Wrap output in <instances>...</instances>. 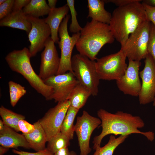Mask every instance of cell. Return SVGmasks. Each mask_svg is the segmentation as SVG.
<instances>
[{
	"instance_id": "obj_28",
	"label": "cell",
	"mask_w": 155,
	"mask_h": 155,
	"mask_svg": "<svg viewBox=\"0 0 155 155\" xmlns=\"http://www.w3.org/2000/svg\"><path fill=\"white\" fill-rule=\"evenodd\" d=\"M67 2L71 15V23L69 27V30L73 34L80 33L82 28L80 25L77 19V13L75 7V1L74 0H67Z\"/></svg>"
},
{
	"instance_id": "obj_23",
	"label": "cell",
	"mask_w": 155,
	"mask_h": 155,
	"mask_svg": "<svg viewBox=\"0 0 155 155\" xmlns=\"http://www.w3.org/2000/svg\"><path fill=\"white\" fill-rule=\"evenodd\" d=\"M0 115L6 126L17 132L20 131L18 126L19 121L25 119L24 115L14 112L2 105L0 107Z\"/></svg>"
},
{
	"instance_id": "obj_7",
	"label": "cell",
	"mask_w": 155,
	"mask_h": 155,
	"mask_svg": "<svg viewBox=\"0 0 155 155\" xmlns=\"http://www.w3.org/2000/svg\"><path fill=\"white\" fill-rule=\"evenodd\" d=\"M126 58L120 50L116 53L97 58L96 67L100 80L116 81L119 79L128 67L126 62Z\"/></svg>"
},
{
	"instance_id": "obj_8",
	"label": "cell",
	"mask_w": 155,
	"mask_h": 155,
	"mask_svg": "<svg viewBox=\"0 0 155 155\" xmlns=\"http://www.w3.org/2000/svg\"><path fill=\"white\" fill-rule=\"evenodd\" d=\"M70 18L69 14L66 16L61 22L58 30L60 40L58 44L61 50V54L60 66L57 75L68 71L73 73L71 66V55L80 33H74L71 36H69L67 25Z\"/></svg>"
},
{
	"instance_id": "obj_3",
	"label": "cell",
	"mask_w": 155,
	"mask_h": 155,
	"mask_svg": "<svg viewBox=\"0 0 155 155\" xmlns=\"http://www.w3.org/2000/svg\"><path fill=\"white\" fill-rule=\"evenodd\" d=\"M75 45L79 53L92 61L105 44L113 43L115 38L109 24L92 20L88 22L80 32Z\"/></svg>"
},
{
	"instance_id": "obj_13",
	"label": "cell",
	"mask_w": 155,
	"mask_h": 155,
	"mask_svg": "<svg viewBox=\"0 0 155 155\" xmlns=\"http://www.w3.org/2000/svg\"><path fill=\"white\" fill-rule=\"evenodd\" d=\"M139 76L142 84L139 100L140 104L145 105L153 102L155 97V61L149 54L145 59L144 67Z\"/></svg>"
},
{
	"instance_id": "obj_4",
	"label": "cell",
	"mask_w": 155,
	"mask_h": 155,
	"mask_svg": "<svg viewBox=\"0 0 155 155\" xmlns=\"http://www.w3.org/2000/svg\"><path fill=\"white\" fill-rule=\"evenodd\" d=\"M29 50L25 47L14 50L6 56L5 59L10 68L22 75L31 86L47 100H50L53 92V88L45 84L34 71L31 65Z\"/></svg>"
},
{
	"instance_id": "obj_14",
	"label": "cell",
	"mask_w": 155,
	"mask_h": 155,
	"mask_svg": "<svg viewBox=\"0 0 155 155\" xmlns=\"http://www.w3.org/2000/svg\"><path fill=\"white\" fill-rule=\"evenodd\" d=\"M128 60L127 68L123 76L116 81V84L119 89L124 94L138 96L142 87L139 72L141 63L140 61Z\"/></svg>"
},
{
	"instance_id": "obj_43",
	"label": "cell",
	"mask_w": 155,
	"mask_h": 155,
	"mask_svg": "<svg viewBox=\"0 0 155 155\" xmlns=\"http://www.w3.org/2000/svg\"><path fill=\"white\" fill-rule=\"evenodd\" d=\"M153 105L154 106H155V97H154V100H153Z\"/></svg>"
},
{
	"instance_id": "obj_31",
	"label": "cell",
	"mask_w": 155,
	"mask_h": 155,
	"mask_svg": "<svg viewBox=\"0 0 155 155\" xmlns=\"http://www.w3.org/2000/svg\"><path fill=\"white\" fill-rule=\"evenodd\" d=\"M18 126L20 131L24 134L31 133L35 129L34 124L29 123L25 119L20 120L18 122Z\"/></svg>"
},
{
	"instance_id": "obj_11",
	"label": "cell",
	"mask_w": 155,
	"mask_h": 155,
	"mask_svg": "<svg viewBox=\"0 0 155 155\" xmlns=\"http://www.w3.org/2000/svg\"><path fill=\"white\" fill-rule=\"evenodd\" d=\"M43 81L53 89L50 100H54L57 102L68 100L74 89L80 83L74 74L69 71L54 75Z\"/></svg>"
},
{
	"instance_id": "obj_42",
	"label": "cell",
	"mask_w": 155,
	"mask_h": 155,
	"mask_svg": "<svg viewBox=\"0 0 155 155\" xmlns=\"http://www.w3.org/2000/svg\"><path fill=\"white\" fill-rule=\"evenodd\" d=\"M6 0H0V5L4 3Z\"/></svg>"
},
{
	"instance_id": "obj_1",
	"label": "cell",
	"mask_w": 155,
	"mask_h": 155,
	"mask_svg": "<svg viewBox=\"0 0 155 155\" xmlns=\"http://www.w3.org/2000/svg\"><path fill=\"white\" fill-rule=\"evenodd\" d=\"M101 123V133L93 138V149H96L100 147L103 138L109 134L128 135L132 133L142 134L151 142L155 137L154 133L151 131L142 132L138 129L143 127L145 123L141 118L122 111H118L115 114L108 112L103 109L97 112Z\"/></svg>"
},
{
	"instance_id": "obj_39",
	"label": "cell",
	"mask_w": 155,
	"mask_h": 155,
	"mask_svg": "<svg viewBox=\"0 0 155 155\" xmlns=\"http://www.w3.org/2000/svg\"><path fill=\"white\" fill-rule=\"evenodd\" d=\"M9 148L1 146H0V155H3L9 150Z\"/></svg>"
},
{
	"instance_id": "obj_27",
	"label": "cell",
	"mask_w": 155,
	"mask_h": 155,
	"mask_svg": "<svg viewBox=\"0 0 155 155\" xmlns=\"http://www.w3.org/2000/svg\"><path fill=\"white\" fill-rule=\"evenodd\" d=\"M9 88L10 103L14 107L20 99L26 94L25 88L16 82L10 81L8 83Z\"/></svg>"
},
{
	"instance_id": "obj_21",
	"label": "cell",
	"mask_w": 155,
	"mask_h": 155,
	"mask_svg": "<svg viewBox=\"0 0 155 155\" xmlns=\"http://www.w3.org/2000/svg\"><path fill=\"white\" fill-rule=\"evenodd\" d=\"M51 10L45 0H31L22 9L26 15L37 18L48 15Z\"/></svg>"
},
{
	"instance_id": "obj_34",
	"label": "cell",
	"mask_w": 155,
	"mask_h": 155,
	"mask_svg": "<svg viewBox=\"0 0 155 155\" xmlns=\"http://www.w3.org/2000/svg\"><path fill=\"white\" fill-rule=\"evenodd\" d=\"M30 0H14L12 11L22 9L30 1Z\"/></svg>"
},
{
	"instance_id": "obj_5",
	"label": "cell",
	"mask_w": 155,
	"mask_h": 155,
	"mask_svg": "<svg viewBox=\"0 0 155 155\" xmlns=\"http://www.w3.org/2000/svg\"><path fill=\"white\" fill-rule=\"evenodd\" d=\"M95 63V61L92 60L80 53L73 55L71 59V68L75 77L93 96L98 94L100 80Z\"/></svg>"
},
{
	"instance_id": "obj_29",
	"label": "cell",
	"mask_w": 155,
	"mask_h": 155,
	"mask_svg": "<svg viewBox=\"0 0 155 155\" xmlns=\"http://www.w3.org/2000/svg\"><path fill=\"white\" fill-rule=\"evenodd\" d=\"M148 50L155 61V27L151 23Z\"/></svg>"
},
{
	"instance_id": "obj_37",
	"label": "cell",
	"mask_w": 155,
	"mask_h": 155,
	"mask_svg": "<svg viewBox=\"0 0 155 155\" xmlns=\"http://www.w3.org/2000/svg\"><path fill=\"white\" fill-rule=\"evenodd\" d=\"M57 1V0H48V5L50 8L53 9L55 7L56 5Z\"/></svg>"
},
{
	"instance_id": "obj_2",
	"label": "cell",
	"mask_w": 155,
	"mask_h": 155,
	"mask_svg": "<svg viewBox=\"0 0 155 155\" xmlns=\"http://www.w3.org/2000/svg\"><path fill=\"white\" fill-rule=\"evenodd\" d=\"M136 0L117 7L113 12L109 24L115 39L123 46L129 36L148 20L142 3Z\"/></svg>"
},
{
	"instance_id": "obj_30",
	"label": "cell",
	"mask_w": 155,
	"mask_h": 155,
	"mask_svg": "<svg viewBox=\"0 0 155 155\" xmlns=\"http://www.w3.org/2000/svg\"><path fill=\"white\" fill-rule=\"evenodd\" d=\"M14 0H6L0 5V19H3L12 11Z\"/></svg>"
},
{
	"instance_id": "obj_17",
	"label": "cell",
	"mask_w": 155,
	"mask_h": 155,
	"mask_svg": "<svg viewBox=\"0 0 155 155\" xmlns=\"http://www.w3.org/2000/svg\"><path fill=\"white\" fill-rule=\"evenodd\" d=\"M69 10V8L66 4L62 7L51 9L47 17L44 19L50 28L51 37L55 43L58 44L59 41L58 34L59 28Z\"/></svg>"
},
{
	"instance_id": "obj_12",
	"label": "cell",
	"mask_w": 155,
	"mask_h": 155,
	"mask_svg": "<svg viewBox=\"0 0 155 155\" xmlns=\"http://www.w3.org/2000/svg\"><path fill=\"white\" fill-rule=\"evenodd\" d=\"M26 16L32 24L31 29L28 36L30 43L28 49L31 57H32L44 48L46 42L50 37L51 32L44 19Z\"/></svg>"
},
{
	"instance_id": "obj_6",
	"label": "cell",
	"mask_w": 155,
	"mask_h": 155,
	"mask_svg": "<svg viewBox=\"0 0 155 155\" xmlns=\"http://www.w3.org/2000/svg\"><path fill=\"white\" fill-rule=\"evenodd\" d=\"M151 23L144 22L132 33L121 46V50L128 59L140 61L149 54L148 47L150 38Z\"/></svg>"
},
{
	"instance_id": "obj_40",
	"label": "cell",
	"mask_w": 155,
	"mask_h": 155,
	"mask_svg": "<svg viewBox=\"0 0 155 155\" xmlns=\"http://www.w3.org/2000/svg\"><path fill=\"white\" fill-rule=\"evenodd\" d=\"M5 126L3 121L2 120H0V131L3 130Z\"/></svg>"
},
{
	"instance_id": "obj_32",
	"label": "cell",
	"mask_w": 155,
	"mask_h": 155,
	"mask_svg": "<svg viewBox=\"0 0 155 155\" xmlns=\"http://www.w3.org/2000/svg\"><path fill=\"white\" fill-rule=\"evenodd\" d=\"M148 20L155 27V7L148 5L142 2Z\"/></svg>"
},
{
	"instance_id": "obj_10",
	"label": "cell",
	"mask_w": 155,
	"mask_h": 155,
	"mask_svg": "<svg viewBox=\"0 0 155 155\" xmlns=\"http://www.w3.org/2000/svg\"><path fill=\"white\" fill-rule=\"evenodd\" d=\"M70 106L68 100L58 102L38 120L45 132L47 142L61 132L63 122Z\"/></svg>"
},
{
	"instance_id": "obj_15",
	"label": "cell",
	"mask_w": 155,
	"mask_h": 155,
	"mask_svg": "<svg viewBox=\"0 0 155 155\" xmlns=\"http://www.w3.org/2000/svg\"><path fill=\"white\" fill-rule=\"evenodd\" d=\"M55 43L50 37L41 54L38 75L43 81L57 75L59 68L60 58Z\"/></svg>"
},
{
	"instance_id": "obj_18",
	"label": "cell",
	"mask_w": 155,
	"mask_h": 155,
	"mask_svg": "<svg viewBox=\"0 0 155 155\" xmlns=\"http://www.w3.org/2000/svg\"><path fill=\"white\" fill-rule=\"evenodd\" d=\"M0 26L8 27L25 31L28 35L32 28V24L22 10L12 11L7 16L0 20Z\"/></svg>"
},
{
	"instance_id": "obj_24",
	"label": "cell",
	"mask_w": 155,
	"mask_h": 155,
	"mask_svg": "<svg viewBox=\"0 0 155 155\" xmlns=\"http://www.w3.org/2000/svg\"><path fill=\"white\" fill-rule=\"evenodd\" d=\"M79 110L71 106L69 107L63 122L61 132L70 140L73 139L75 132L74 121Z\"/></svg>"
},
{
	"instance_id": "obj_33",
	"label": "cell",
	"mask_w": 155,
	"mask_h": 155,
	"mask_svg": "<svg viewBox=\"0 0 155 155\" xmlns=\"http://www.w3.org/2000/svg\"><path fill=\"white\" fill-rule=\"evenodd\" d=\"M12 152L15 154L18 155H53L47 148L35 152H30L26 151L18 150L13 149Z\"/></svg>"
},
{
	"instance_id": "obj_16",
	"label": "cell",
	"mask_w": 155,
	"mask_h": 155,
	"mask_svg": "<svg viewBox=\"0 0 155 155\" xmlns=\"http://www.w3.org/2000/svg\"><path fill=\"white\" fill-rule=\"evenodd\" d=\"M0 145L9 148L17 149L19 147L30 149V146L24 135L20 134L13 129L5 125L0 131Z\"/></svg>"
},
{
	"instance_id": "obj_36",
	"label": "cell",
	"mask_w": 155,
	"mask_h": 155,
	"mask_svg": "<svg viewBox=\"0 0 155 155\" xmlns=\"http://www.w3.org/2000/svg\"><path fill=\"white\" fill-rule=\"evenodd\" d=\"M53 155H70L68 147L61 149L53 154Z\"/></svg>"
},
{
	"instance_id": "obj_20",
	"label": "cell",
	"mask_w": 155,
	"mask_h": 155,
	"mask_svg": "<svg viewBox=\"0 0 155 155\" xmlns=\"http://www.w3.org/2000/svg\"><path fill=\"white\" fill-rule=\"evenodd\" d=\"M34 131L29 134H24L28 143L30 148L36 152L46 148L45 144L47 142V137L44 129L38 120L33 124Z\"/></svg>"
},
{
	"instance_id": "obj_25",
	"label": "cell",
	"mask_w": 155,
	"mask_h": 155,
	"mask_svg": "<svg viewBox=\"0 0 155 155\" xmlns=\"http://www.w3.org/2000/svg\"><path fill=\"white\" fill-rule=\"evenodd\" d=\"M128 136L120 135L116 138L114 135H111L107 143L104 146L100 147L95 150L93 155H113L116 148L123 143Z\"/></svg>"
},
{
	"instance_id": "obj_22",
	"label": "cell",
	"mask_w": 155,
	"mask_h": 155,
	"mask_svg": "<svg viewBox=\"0 0 155 155\" xmlns=\"http://www.w3.org/2000/svg\"><path fill=\"white\" fill-rule=\"evenodd\" d=\"M91 95L90 92L79 83L72 91L68 100L71 106L79 110L85 105Z\"/></svg>"
},
{
	"instance_id": "obj_26",
	"label": "cell",
	"mask_w": 155,
	"mask_h": 155,
	"mask_svg": "<svg viewBox=\"0 0 155 155\" xmlns=\"http://www.w3.org/2000/svg\"><path fill=\"white\" fill-rule=\"evenodd\" d=\"M70 140L66 135L60 132L47 142L46 148L54 154L61 149L68 147L70 144Z\"/></svg>"
},
{
	"instance_id": "obj_38",
	"label": "cell",
	"mask_w": 155,
	"mask_h": 155,
	"mask_svg": "<svg viewBox=\"0 0 155 155\" xmlns=\"http://www.w3.org/2000/svg\"><path fill=\"white\" fill-rule=\"evenodd\" d=\"M142 1L148 5L155 7V0H144Z\"/></svg>"
},
{
	"instance_id": "obj_35",
	"label": "cell",
	"mask_w": 155,
	"mask_h": 155,
	"mask_svg": "<svg viewBox=\"0 0 155 155\" xmlns=\"http://www.w3.org/2000/svg\"><path fill=\"white\" fill-rule=\"evenodd\" d=\"M136 0H104L105 3H111L118 7L126 5L135 1Z\"/></svg>"
},
{
	"instance_id": "obj_19",
	"label": "cell",
	"mask_w": 155,
	"mask_h": 155,
	"mask_svg": "<svg viewBox=\"0 0 155 155\" xmlns=\"http://www.w3.org/2000/svg\"><path fill=\"white\" fill-rule=\"evenodd\" d=\"M88 13L87 18L92 20L109 24L112 14L104 8V0H88Z\"/></svg>"
},
{
	"instance_id": "obj_9",
	"label": "cell",
	"mask_w": 155,
	"mask_h": 155,
	"mask_svg": "<svg viewBox=\"0 0 155 155\" xmlns=\"http://www.w3.org/2000/svg\"><path fill=\"white\" fill-rule=\"evenodd\" d=\"M99 118L90 115L83 111L82 115L77 117L75 125V132L77 137L80 150V155H88L91 151L90 141L94 130L100 124Z\"/></svg>"
},
{
	"instance_id": "obj_41",
	"label": "cell",
	"mask_w": 155,
	"mask_h": 155,
	"mask_svg": "<svg viewBox=\"0 0 155 155\" xmlns=\"http://www.w3.org/2000/svg\"><path fill=\"white\" fill-rule=\"evenodd\" d=\"M70 155H77L76 153L73 151L70 152Z\"/></svg>"
}]
</instances>
